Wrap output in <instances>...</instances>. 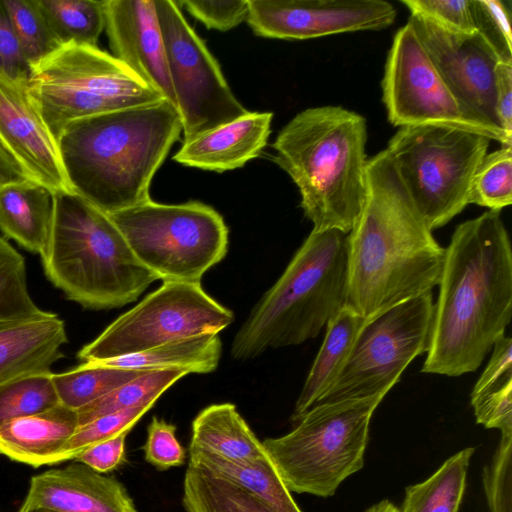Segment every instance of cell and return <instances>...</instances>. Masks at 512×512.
<instances>
[{"label":"cell","mask_w":512,"mask_h":512,"mask_svg":"<svg viewBox=\"0 0 512 512\" xmlns=\"http://www.w3.org/2000/svg\"><path fill=\"white\" fill-rule=\"evenodd\" d=\"M109 217L136 259L162 282L200 283L228 251L223 217L202 202L161 204L150 199Z\"/></svg>","instance_id":"10"},{"label":"cell","mask_w":512,"mask_h":512,"mask_svg":"<svg viewBox=\"0 0 512 512\" xmlns=\"http://www.w3.org/2000/svg\"><path fill=\"white\" fill-rule=\"evenodd\" d=\"M0 142L31 181L53 194L73 192L56 140L33 104L27 81L0 75Z\"/></svg>","instance_id":"17"},{"label":"cell","mask_w":512,"mask_h":512,"mask_svg":"<svg viewBox=\"0 0 512 512\" xmlns=\"http://www.w3.org/2000/svg\"><path fill=\"white\" fill-rule=\"evenodd\" d=\"M490 139L435 125L400 127L385 149L413 206L433 231L469 204Z\"/></svg>","instance_id":"9"},{"label":"cell","mask_w":512,"mask_h":512,"mask_svg":"<svg viewBox=\"0 0 512 512\" xmlns=\"http://www.w3.org/2000/svg\"><path fill=\"white\" fill-rule=\"evenodd\" d=\"M471 406L478 424L512 435V382L471 399Z\"/></svg>","instance_id":"43"},{"label":"cell","mask_w":512,"mask_h":512,"mask_svg":"<svg viewBox=\"0 0 512 512\" xmlns=\"http://www.w3.org/2000/svg\"><path fill=\"white\" fill-rule=\"evenodd\" d=\"M104 29L112 55L177 108L154 0H105Z\"/></svg>","instance_id":"18"},{"label":"cell","mask_w":512,"mask_h":512,"mask_svg":"<svg viewBox=\"0 0 512 512\" xmlns=\"http://www.w3.org/2000/svg\"><path fill=\"white\" fill-rule=\"evenodd\" d=\"M511 202L512 147L502 146L482 159L472 180L469 204L500 212Z\"/></svg>","instance_id":"36"},{"label":"cell","mask_w":512,"mask_h":512,"mask_svg":"<svg viewBox=\"0 0 512 512\" xmlns=\"http://www.w3.org/2000/svg\"><path fill=\"white\" fill-rule=\"evenodd\" d=\"M59 46H97L105 28V0H37Z\"/></svg>","instance_id":"30"},{"label":"cell","mask_w":512,"mask_h":512,"mask_svg":"<svg viewBox=\"0 0 512 512\" xmlns=\"http://www.w3.org/2000/svg\"><path fill=\"white\" fill-rule=\"evenodd\" d=\"M433 313V296L427 293L366 319L342 369L316 405L384 398L411 361L427 353Z\"/></svg>","instance_id":"11"},{"label":"cell","mask_w":512,"mask_h":512,"mask_svg":"<svg viewBox=\"0 0 512 512\" xmlns=\"http://www.w3.org/2000/svg\"><path fill=\"white\" fill-rule=\"evenodd\" d=\"M382 96L389 122L400 127L435 125L483 135L502 146L512 140L461 107L407 22L395 34L388 52Z\"/></svg>","instance_id":"14"},{"label":"cell","mask_w":512,"mask_h":512,"mask_svg":"<svg viewBox=\"0 0 512 512\" xmlns=\"http://www.w3.org/2000/svg\"><path fill=\"white\" fill-rule=\"evenodd\" d=\"M41 259L50 282L87 309L127 305L157 280L109 215L74 192L53 194L50 238Z\"/></svg>","instance_id":"5"},{"label":"cell","mask_w":512,"mask_h":512,"mask_svg":"<svg viewBox=\"0 0 512 512\" xmlns=\"http://www.w3.org/2000/svg\"><path fill=\"white\" fill-rule=\"evenodd\" d=\"M408 22L465 112L501 129L495 110V68L500 60L491 46L477 32L449 33L413 15Z\"/></svg>","instance_id":"16"},{"label":"cell","mask_w":512,"mask_h":512,"mask_svg":"<svg viewBox=\"0 0 512 512\" xmlns=\"http://www.w3.org/2000/svg\"><path fill=\"white\" fill-rule=\"evenodd\" d=\"M181 131L166 99L72 123L57 142L71 190L108 215L150 200L152 178Z\"/></svg>","instance_id":"3"},{"label":"cell","mask_w":512,"mask_h":512,"mask_svg":"<svg viewBox=\"0 0 512 512\" xmlns=\"http://www.w3.org/2000/svg\"><path fill=\"white\" fill-rule=\"evenodd\" d=\"M142 450L145 461L160 471L182 466L186 461V450L176 437V426L155 416L147 427Z\"/></svg>","instance_id":"41"},{"label":"cell","mask_w":512,"mask_h":512,"mask_svg":"<svg viewBox=\"0 0 512 512\" xmlns=\"http://www.w3.org/2000/svg\"><path fill=\"white\" fill-rule=\"evenodd\" d=\"M495 110L501 129L512 140V64L499 62L495 68Z\"/></svg>","instance_id":"47"},{"label":"cell","mask_w":512,"mask_h":512,"mask_svg":"<svg viewBox=\"0 0 512 512\" xmlns=\"http://www.w3.org/2000/svg\"><path fill=\"white\" fill-rule=\"evenodd\" d=\"M365 512H398V508L389 500H382L373 504Z\"/></svg>","instance_id":"49"},{"label":"cell","mask_w":512,"mask_h":512,"mask_svg":"<svg viewBox=\"0 0 512 512\" xmlns=\"http://www.w3.org/2000/svg\"><path fill=\"white\" fill-rule=\"evenodd\" d=\"M175 2L208 29L228 31L246 21L248 16V0H175Z\"/></svg>","instance_id":"42"},{"label":"cell","mask_w":512,"mask_h":512,"mask_svg":"<svg viewBox=\"0 0 512 512\" xmlns=\"http://www.w3.org/2000/svg\"><path fill=\"white\" fill-rule=\"evenodd\" d=\"M18 512H55V511H52V510H49V509H44V508H30V509H19Z\"/></svg>","instance_id":"50"},{"label":"cell","mask_w":512,"mask_h":512,"mask_svg":"<svg viewBox=\"0 0 512 512\" xmlns=\"http://www.w3.org/2000/svg\"><path fill=\"white\" fill-rule=\"evenodd\" d=\"M366 319L348 307L341 309L326 325V333L291 416L296 423L331 386L342 369Z\"/></svg>","instance_id":"25"},{"label":"cell","mask_w":512,"mask_h":512,"mask_svg":"<svg viewBox=\"0 0 512 512\" xmlns=\"http://www.w3.org/2000/svg\"><path fill=\"white\" fill-rule=\"evenodd\" d=\"M31 181L15 158L0 142V189L11 185Z\"/></svg>","instance_id":"48"},{"label":"cell","mask_w":512,"mask_h":512,"mask_svg":"<svg viewBox=\"0 0 512 512\" xmlns=\"http://www.w3.org/2000/svg\"><path fill=\"white\" fill-rule=\"evenodd\" d=\"M482 481L490 512H512V435H501Z\"/></svg>","instance_id":"40"},{"label":"cell","mask_w":512,"mask_h":512,"mask_svg":"<svg viewBox=\"0 0 512 512\" xmlns=\"http://www.w3.org/2000/svg\"><path fill=\"white\" fill-rule=\"evenodd\" d=\"M346 237L338 230L310 232L235 335L234 359H253L315 338L346 306Z\"/></svg>","instance_id":"6"},{"label":"cell","mask_w":512,"mask_h":512,"mask_svg":"<svg viewBox=\"0 0 512 512\" xmlns=\"http://www.w3.org/2000/svg\"><path fill=\"white\" fill-rule=\"evenodd\" d=\"M67 342L64 321L45 312L0 322V387L25 376L51 372Z\"/></svg>","instance_id":"21"},{"label":"cell","mask_w":512,"mask_h":512,"mask_svg":"<svg viewBox=\"0 0 512 512\" xmlns=\"http://www.w3.org/2000/svg\"><path fill=\"white\" fill-rule=\"evenodd\" d=\"M222 343L218 334H202L170 341L151 349L94 363L137 370L185 369L210 373L219 364Z\"/></svg>","instance_id":"26"},{"label":"cell","mask_w":512,"mask_h":512,"mask_svg":"<svg viewBox=\"0 0 512 512\" xmlns=\"http://www.w3.org/2000/svg\"><path fill=\"white\" fill-rule=\"evenodd\" d=\"M53 193L33 181L0 189V229L30 252L42 256L50 238Z\"/></svg>","instance_id":"23"},{"label":"cell","mask_w":512,"mask_h":512,"mask_svg":"<svg viewBox=\"0 0 512 512\" xmlns=\"http://www.w3.org/2000/svg\"><path fill=\"white\" fill-rule=\"evenodd\" d=\"M189 450H202L234 461L269 458L260 441L232 403L202 409L191 426Z\"/></svg>","instance_id":"24"},{"label":"cell","mask_w":512,"mask_h":512,"mask_svg":"<svg viewBox=\"0 0 512 512\" xmlns=\"http://www.w3.org/2000/svg\"><path fill=\"white\" fill-rule=\"evenodd\" d=\"M346 242V307L365 319L438 285L445 248L413 206L385 150L367 160L364 206Z\"/></svg>","instance_id":"2"},{"label":"cell","mask_w":512,"mask_h":512,"mask_svg":"<svg viewBox=\"0 0 512 512\" xmlns=\"http://www.w3.org/2000/svg\"><path fill=\"white\" fill-rule=\"evenodd\" d=\"M189 462L225 478L281 512H302L270 458L234 461L202 450H189Z\"/></svg>","instance_id":"27"},{"label":"cell","mask_w":512,"mask_h":512,"mask_svg":"<svg viewBox=\"0 0 512 512\" xmlns=\"http://www.w3.org/2000/svg\"><path fill=\"white\" fill-rule=\"evenodd\" d=\"M148 370L118 368L94 362L53 373L52 379L62 405L79 410Z\"/></svg>","instance_id":"31"},{"label":"cell","mask_w":512,"mask_h":512,"mask_svg":"<svg viewBox=\"0 0 512 512\" xmlns=\"http://www.w3.org/2000/svg\"><path fill=\"white\" fill-rule=\"evenodd\" d=\"M190 374L185 369L148 370L77 410L79 425L98 417L140 406H153L174 383Z\"/></svg>","instance_id":"32"},{"label":"cell","mask_w":512,"mask_h":512,"mask_svg":"<svg viewBox=\"0 0 512 512\" xmlns=\"http://www.w3.org/2000/svg\"><path fill=\"white\" fill-rule=\"evenodd\" d=\"M184 142L234 121L248 110L175 0H154Z\"/></svg>","instance_id":"13"},{"label":"cell","mask_w":512,"mask_h":512,"mask_svg":"<svg viewBox=\"0 0 512 512\" xmlns=\"http://www.w3.org/2000/svg\"><path fill=\"white\" fill-rule=\"evenodd\" d=\"M424 373L476 371L512 316V250L499 211L460 223L445 256Z\"/></svg>","instance_id":"1"},{"label":"cell","mask_w":512,"mask_h":512,"mask_svg":"<svg viewBox=\"0 0 512 512\" xmlns=\"http://www.w3.org/2000/svg\"><path fill=\"white\" fill-rule=\"evenodd\" d=\"M27 90L56 142L76 121L165 99L112 54L72 43L30 68Z\"/></svg>","instance_id":"7"},{"label":"cell","mask_w":512,"mask_h":512,"mask_svg":"<svg viewBox=\"0 0 512 512\" xmlns=\"http://www.w3.org/2000/svg\"><path fill=\"white\" fill-rule=\"evenodd\" d=\"M491 358L476 382L471 399L512 382V339L501 336L494 343Z\"/></svg>","instance_id":"44"},{"label":"cell","mask_w":512,"mask_h":512,"mask_svg":"<svg viewBox=\"0 0 512 512\" xmlns=\"http://www.w3.org/2000/svg\"><path fill=\"white\" fill-rule=\"evenodd\" d=\"M12 29L30 68L59 47L37 0H2Z\"/></svg>","instance_id":"35"},{"label":"cell","mask_w":512,"mask_h":512,"mask_svg":"<svg viewBox=\"0 0 512 512\" xmlns=\"http://www.w3.org/2000/svg\"><path fill=\"white\" fill-rule=\"evenodd\" d=\"M30 508L55 512H137L120 481L78 461L33 476L20 509Z\"/></svg>","instance_id":"19"},{"label":"cell","mask_w":512,"mask_h":512,"mask_svg":"<svg viewBox=\"0 0 512 512\" xmlns=\"http://www.w3.org/2000/svg\"><path fill=\"white\" fill-rule=\"evenodd\" d=\"M30 65L25 59L0 0V75L16 81H27Z\"/></svg>","instance_id":"45"},{"label":"cell","mask_w":512,"mask_h":512,"mask_svg":"<svg viewBox=\"0 0 512 512\" xmlns=\"http://www.w3.org/2000/svg\"><path fill=\"white\" fill-rule=\"evenodd\" d=\"M474 447L449 457L429 478L411 485L398 512H457L466 486Z\"/></svg>","instance_id":"29"},{"label":"cell","mask_w":512,"mask_h":512,"mask_svg":"<svg viewBox=\"0 0 512 512\" xmlns=\"http://www.w3.org/2000/svg\"><path fill=\"white\" fill-rule=\"evenodd\" d=\"M128 433L98 443L82 451L74 461L81 462L94 471L105 474L111 472L125 462L126 437Z\"/></svg>","instance_id":"46"},{"label":"cell","mask_w":512,"mask_h":512,"mask_svg":"<svg viewBox=\"0 0 512 512\" xmlns=\"http://www.w3.org/2000/svg\"><path fill=\"white\" fill-rule=\"evenodd\" d=\"M271 112L242 117L185 141L173 159L185 166L224 172L258 157L271 133Z\"/></svg>","instance_id":"20"},{"label":"cell","mask_w":512,"mask_h":512,"mask_svg":"<svg viewBox=\"0 0 512 512\" xmlns=\"http://www.w3.org/2000/svg\"><path fill=\"white\" fill-rule=\"evenodd\" d=\"M382 400L316 405L289 433L262 441L286 488L318 497L334 495L346 478L363 467L370 421Z\"/></svg>","instance_id":"8"},{"label":"cell","mask_w":512,"mask_h":512,"mask_svg":"<svg viewBox=\"0 0 512 512\" xmlns=\"http://www.w3.org/2000/svg\"><path fill=\"white\" fill-rule=\"evenodd\" d=\"M365 118L340 106L305 109L279 132L274 162L293 180L313 231L354 227L366 197Z\"/></svg>","instance_id":"4"},{"label":"cell","mask_w":512,"mask_h":512,"mask_svg":"<svg viewBox=\"0 0 512 512\" xmlns=\"http://www.w3.org/2000/svg\"><path fill=\"white\" fill-rule=\"evenodd\" d=\"M476 32L491 46L500 62L512 64L511 2L471 0Z\"/></svg>","instance_id":"38"},{"label":"cell","mask_w":512,"mask_h":512,"mask_svg":"<svg viewBox=\"0 0 512 512\" xmlns=\"http://www.w3.org/2000/svg\"><path fill=\"white\" fill-rule=\"evenodd\" d=\"M411 15L454 34L476 32L471 0H402Z\"/></svg>","instance_id":"39"},{"label":"cell","mask_w":512,"mask_h":512,"mask_svg":"<svg viewBox=\"0 0 512 512\" xmlns=\"http://www.w3.org/2000/svg\"><path fill=\"white\" fill-rule=\"evenodd\" d=\"M395 18L394 6L384 0H248L246 21L260 37L306 40L381 30Z\"/></svg>","instance_id":"15"},{"label":"cell","mask_w":512,"mask_h":512,"mask_svg":"<svg viewBox=\"0 0 512 512\" xmlns=\"http://www.w3.org/2000/svg\"><path fill=\"white\" fill-rule=\"evenodd\" d=\"M152 406H140L98 417L79 425L64 446L56 464L74 460L82 451L98 443L129 433Z\"/></svg>","instance_id":"37"},{"label":"cell","mask_w":512,"mask_h":512,"mask_svg":"<svg viewBox=\"0 0 512 512\" xmlns=\"http://www.w3.org/2000/svg\"><path fill=\"white\" fill-rule=\"evenodd\" d=\"M186 512H281L246 490L188 462L183 480Z\"/></svg>","instance_id":"28"},{"label":"cell","mask_w":512,"mask_h":512,"mask_svg":"<svg viewBox=\"0 0 512 512\" xmlns=\"http://www.w3.org/2000/svg\"><path fill=\"white\" fill-rule=\"evenodd\" d=\"M52 374L29 375L0 387V426L60 404Z\"/></svg>","instance_id":"33"},{"label":"cell","mask_w":512,"mask_h":512,"mask_svg":"<svg viewBox=\"0 0 512 512\" xmlns=\"http://www.w3.org/2000/svg\"><path fill=\"white\" fill-rule=\"evenodd\" d=\"M31 298L24 257L0 237V322L44 314Z\"/></svg>","instance_id":"34"},{"label":"cell","mask_w":512,"mask_h":512,"mask_svg":"<svg viewBox=\"0 0 512 512\" xmlns=\"http://www.w3.org/2000/svg\"><path fill=\"white\" fill-rule=\"evenodd\" d=\"M233 321V312L200 283L163 282L83 346L77 357L93 362L135 354L170 341L218 334Z\"/></svg>","instance_id":"12"},{"label":"cell","mask_w":512,"mask_h":512,"mask_svg":"<svg viewBox=\"0 0 512 512\" xmlns=\"http://www.w3.org/2000/svg\"><path fill=\"white\" fill-rule=\"evenodd\" d=\"M79 426L77 410L61 403L0 426V454L32 467L56 464Z\"/></svg>","instance_id":"22"}]
</instances>
